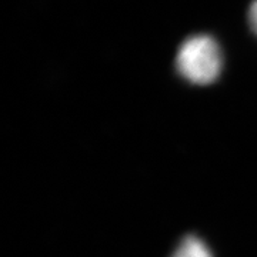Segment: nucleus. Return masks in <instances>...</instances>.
Wrapping results in <instances>:
<instances>
[{
	"label": "nucleus",
	"mask_w": 257,
	"mask_h": 257,
	"mask_svg": "<svg viewBox=\"0 0 257 257\" xmlns=\"http://www.w3.org/2000/svg\"><path fill=\"white\" fill-rule=\"evenodd\" d=\"M248 23H250L251 30L257 35V0H254L250 5V9H248Z\"/></svg>",
	"instance_id": "obj_3"
},
{
	"label": "nucleus",
	"mask_w": 257,
	"mask_h": 257,
	"mask_svg": "<svg viewBox=\"0 0 257 257\" xmlns=\"http://www.w3.org/2000/svg\"><path fill=\"white\" fill-rule=\"evenodd\" d=\"M172 257H211V253L202 240L196 236H187Z\"/></svg>",
	"instance_id": "obj_2"
},
{
	"label": "nucleus",
	"mask_w": 257,
	"mask_h": 257,
	"mask_svg": "<svg viewBox=\"0 0 257 257\" xmlns=\"http://www.w3.org/2000/svg\"><path fill=\"white\" fill-rule=\"evenodd\" d=\"M176 67L186 80L194 84H209L220 73V49L207 35L189 37L179 49Z\"/></svg>",
	"instance_id": "obj_1"
}]
</instances>
